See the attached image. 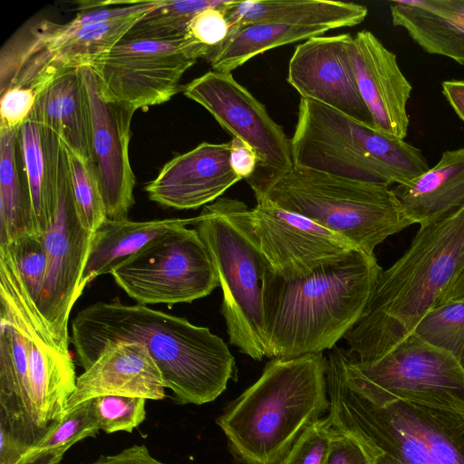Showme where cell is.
<instances>
[{
  "label": "cell",
  "instance_id": "cell-1",
  "mask_svg": "<svg viewBox=\"0 0 464 464\" xmlns=\"http://www.w3.org/2000/svg\"><path fill=\"white\" fill-rule=\"evenodd\" d=\"M119 341L147 348L179 404L211 402L237 380L235 357L224 340L184 317L114 298L83 308L72 320L71 342L84 370L107 344Z\"/></svg>",
  "mask_w": 464,
  "mask_h": 464
},
{
  "label": "cell",
  "instance_id": "cell-2",
  "mask_svg": "<svg viewBox=\"0 0 464 464\" xmlns=\"http://www.w3.org/2000/svg\"><path fill=\"white\" fill-rule=\"evenodd\" d=\"M382 270L374 254L358 248L297 280H285L266 268V357L294 358L335 347L362 315Z\"/></svg>",
  "mask_w": 464,
  "mask_h": 464
},
{
  "label": "cell",
  "instance_id": "cell-3",
  "mask_svg": "<svg viewBox=\"0 0 464 464\" xmlns=\"http://www.w3.org/2000/svg\"><path fill=\"white\" fill-rule=\"evenodd\" d=\"M464 271V206L453 215L420 227L405 253L382 270L368 304L344 335L349 351L375 362L436 307Z\"/></svg>",
  "mask_w": 464,
  "mask_h": 464
},
{
  "label": "cell",
  "instance_id": "cell-4",
  "mask_svg": "<svg viewBox=\"0 0 464 464\" xmlns=\"http://www.w3.org/2000/svg\"><path fill=\"white\" fill-rule=\"evenodd\" d=\"M331 426L356 441L370 464H464V410L405 401L377 403L326 355Z\"/></svg>",
  "mask_w": 464,
  "mask_h": 464
},
{
  "label": "cell",
  "instance_id": "cell-5",
  "mask_svg": "<svg viewBox=\"0 0 464 464\" xmlns=\"http://www.w3.org/2000/svg\"><path fill=\"white\" fill-rule=\"evenodd\" d=\"M324 353L273 358L217 419L244 464H279L300 435L329 411Z\"/></svg>",
  "mask_w": 464,
  "mask_h": 464
},
{
  "label": "cell",
  "instance_id": "cell-6",
  "mask_svg": "<svg viewBox=\"0 0 464 464\" xmlns=\"http://www.w3.org/2000/svg\"><path fill=\"white\" fill-rule=\"evenodd\" d=\"M291 147L294 167L389 187L407 184L430 168L421 150L404 140L304 98Z\"/></svg>",
  "mask_w": 464,
  "mask_h": 464
},
{
  "label": "cell",
  "instance_id": "cell-7",
  "mask_svg": "<svg viewBox=\"0 0 464 464\" xmlns=\"http://www.w3.org/2000/svg\"><path fill=\"white\" fill-rule=\"evenodd\" d=\"M255 198L302 215L371 255L411 225L392 187L307 168L294 167Z\"/></svg>",
  "mask_w": 464,
  "mask_h": 464
},
{
  "label": "cell",
  "instance_id": "cell-8",
  "mask_svg": "<svg viewBox=\"0 0 464 464\" xmlns=\"http://www.w3.org/2000/svg\"><path fill=\"white\" fill-rule=\"evenodd\" d=\"M248 207L219 198L195 217L222 290L220 312L229 343L261 361L266 356L263 314V277L267 268L249 225Z\"/></svg>",
  "mask_w": 464,
  "mask_h": 464
},
{
  "label": "cell",
  "instance_id": "cell-9",
  "mask_svg": "<svg viewBox=\"0 0 464 464\" xmlns=\"http://www.w3.org/2000/svg\"><path fill=\"white\" fill-rule=\"evenodd\" d=\"M333 351L347 381L377 403L405 401L464 410V371L415 332L372 363L341 347Z\"/></svg>",
  "mask_w": 464,
  "mask_h": 464
},
{
  "label": "cell",
  "instance_id": "cell-10",
  "mask_svg": "<svg viewBox=\"0 0 464 464\" xmlns=\"http://www.w3.org/2000/svg\"><path fill=\"white\" fill-rule=\"evenodd\" d=\"M145 14L82 27L71 21L26 23L1 49L0 93L13 86L32 87L40 93L63 72L88 66L110 51Z\"/></svg>",
  "mask_w": 464,
  "mask_h": 464
},
{
  "label": "cell",
  "instance_id": "cell-11",
  "mask_svg": "<svg viewBox=\"0 0 464 464\" xmlns=\"http://www.w3.org/2000/svg\"><path fill=\"white\" fill-rule=\"evenodd\" d=\"M115 283L139 304L191 303L219 286L196 228L182 225L155 237L113 267Z\"/></svg>",
  "mask_w": 464,
  "mask_h": 464
},
{
  "label": "cell",
  "instance_id": "cell-12",
  "mask_svg": "<svg viewBox=\"0 0 464 464\" xmlns=\"http://www.w3.org/2000/svg\"><path fill=\"white\" fill-rule=\"evenodd\" d=\"M182 92L203 106L233 138L256 150L257 167L246 179L255 195L294 168L291 139L231 72L208 71L183 85Z\"/></svg>",
  "mask_w": 464,
  "mask_h": 464
},
{
  "label": "cell",
  "instance_id": "cell-13",
  "mask_svg": "<svg viewBox=\"0 0 464 464\" xmlns=\"http://www.w3.org/2000/svg\"><path fill=\"white\" fill-rule=\"evenodd\" d=\"M207 54V49L187 38L121 39L88 66L111 97L138 111L164 103L182 91L185 72Z\"/></svg>",
  "mask_w": 464,
  "mask_h": 464
},
{
  "label": "cell",
  "instance_id": "cell-14",
  "mask_svg": "<svg viewBox=\"0 0 464 464\" xmlns=\"http://www.w3.org/2000/svg\"><path fill=\"white\" fill-rule=\"evenodd\" d=\"M0 304L9 310L24 336L34 417L44 438L63 419L76 388L72 356L54 343L17 267L12 264L0 268Z\"/></svg>",
  "mask_w": 464,
  "mask_h": 464
},
{
  "label": "cell",
  "instance_id": "cell-15",
  "mask_svg": "<svg viewBox=\"0 0 464 464\" xmlns=\"http://www.w3.org/2000/svg\"><path fill=\"white\" fill-rule=\"evenodd\" d=\"M62 143L57 202L43 236L47 271L37 307L54 343L67 353L70 352L69 317L82 295L80 280L93 233L86 230L78 218L66 149Z\"/></svg>",
  "mask_w": 464,
  "mask_h": 464
},
{
  "label": "cell",
  "instance_id": "cell-16",
  "mask_svg": "<svg viewBox=\"0 0 464 464\" xmlns=\"http://www.w3.org/2000/svg\"><path fill=\"white\" fill-rule=\"evenodd\" d=\"M249 225L266 267L285 280L308 276L357 248L311 219L256 198ZM359 249V248H358Z\"/></svg>",
  "mask_w": 464,
  "mask_h": 464
},
{
  "label": "cell",
  "instance_id": "cell-17",
  "mask_svg": "<svg viewBox=\"0 0 464 464\" xmlns=\"http://www.w3.org/2000/svg\"><path fill=\"white\" fill-rule=\"evenodd\" d=\"M81 70L91 105L92 165L106 215L110 219H128L135 202L136 179L129 148L131 120L136 110L111 97L89 66Z\"/></svg>",
  "mask_w": 464,
  "mask_h": 464
},
{
  "label": "cell",
  "instance_id": "cell-18",
  "mask_svg": "<svg viewBox=\"0 0 464 464\" xmlns=\"http://www.w3.org/2000/svg\"><path fill=\"white\" fill-rule=\"evenodd\" d=\"M350 34L319 35L296 45L288 64L287 82L301 98L331 107L373 126L354 74Z\"/></svg>",
  "mask_w": 464,
  "mask_h": 464
},
{
  "label": "cell",
  "instance_id": "cell-19",
  "mask_svg": "<svg viewBox=\"0 0 464 464\" xmlns=\"http://www.w3.org/2000/svg\"><path fill=\"white\" fill-rule=\"evenodd\" d=\"M351 56L359 92L379 131L400 140L408 134L407 104L412 86L402 73L396 54L370 31L353 38Z\"/></svg>",
  "mask_w": 464,
  "mask_h": 464
},
{
  "label": "cell",
  "instance_id": "cell-20",
  "mask_svg": "<svg viewBox=\"0 0 464 464\" xmlns=\"http://www.w3.org/2000/svg\"><path fill=\"white\" fill-rule=\"evenodd\" d=\"M241 179L230 164L229 142H202L168 161L145 191L163 207L196 209L216 201Z\"/></svg>",
  "mask_w": 464,
  "mask_h": 464
},
{
  "label": "cell",
  "instance_id": "cell-21",
  "mask_svg": "<svg viewBox=\"0 0 464 464\" xmlns=\"http://www.w3.org/2000/svg\"><path fill=\"white\" fill-rule=\"evenodd\" d=\"M165 383L147 348L136 342L107 344L94 362L77 377L67 411L102 395L162 400Z\"/></svg>",
  "mask_w": 464,
  "mask_h": 464
},
{
  "label": "cell",
  "instance_id": "cell-22",
  "mask_svg": "<svg viewBox=\"0 0 464 464\" xmlns=\"http://www.w3.org/2000/svg\"><path fill=\"white\" fill-rule=\"evenodd\" d=\"M0 431L28 448L44 439L34 417L24 336L3 304H0Z\"/></svg>",
  "mask_w": 464,
  "mask_h": 464
},
{
  "label": "cell",
  "instance_id": "cell-23",
  "mask_svg": "<svg viewBox=\"0 0 464 464\" xmlns=\"http://www.w3.org/2000/svg\"><path fill=\"white\" fill-rule=\"evenodd\" d=\"M28 120L55 132L66 148L92 164V117L81 68L63 72L39 94Z\"/></svg>",
  "mask_w": 464,
  "mask_h": 464
},
{
  "label": "cell",
  "instance_id": "cell-24",
  "mask_svg": "<svg viewBox=\"0 0 464 464\" xmlns=\"http://www.w3.org/2000/svg\"><path fill=\"white\" fill-rule=\"evenodd\" d=\"M392 188L411 225L425 227L453 215L464 206V148L445 150L433 167Z\"/></svg>",
  "mask_w": 464,
  "mask_h": 464
},
{
  "label": "cell",
  "instance_id": "cell-25",
  "mask_svg": "<svg viewBox=\"0 0 464 464\" xmlns=\"http://www.w3.org/2000/svg\"><path fill=\"white\" fill-rule=\"evenodd\" d=\"M390 12L423 51L464 65V0H398Z\"/></svg>",
  "mask_w": 464,
  "mask_h": 464
},
{
  "label": "cell",
  "instance_id": "cell-26",
  "mask_svg": "<svg viewBox=\"0 0 464 464\" xmlns=\"http://www.w3.org/2000/svg\"><path fill=\"white\" fill-rule=\"evenodd\" d=\"M230 27L251 23L320 25L332 29L360 24L368 14L366 6L330 0L232 1L225 8Z\"/></svg>",
  "mask_w": 464,
  "mask_h": 464
},
{
  "label": "cell",
  "instance_id": "cell-27",
  "mask_svg": "<svg viewBox=\"0 0 464 464\" xmlns=\"http://www.w3.org/2000/svg\"><path fill=\"white\" fill-rule=\"evenodd\" d=\"M18 140L37 230L44 236L57 202L63 143L51 129L31 120L19 129Z\"/></svg>",
  "mask_w": 464,
  "mask_h": 464
},
{
  "label": "cell",
  "instance_id": "cell-28",
  "mask_svg": "<svg viewBox=\"0 0 464 464\" xmlns=\"http://www.w3.org/2000/svg\"><path fill=\"white\" fill-rule=\"evenodd\" d=\"M194 218L148 221L106 218L93 232L79 290L97 276L111 274L114 266L133 255L155 237L182 225H193Z\"/></svg>",
  "mask_w": 464,
  "mask_h": 464
},
{
  "label": "cell",
  "instance_id": "cell-29",
  "mask_svg": "<svg viewBox=\"0 0 464 464\" xmlns=\"http://www.w3.org/2000/svg\"><path fill=\"white\" fill-rule=\"evenodd\" d=\"M18 130L0 129V246L24 235H41L34 216Z\"/></svg>",
  "mask_w": 464,
  "mask_h": 464
},
{
  "label": "cell",
  "instance_id": "cell-30",
  "mask_svg": "<svg viewBox=\"0 0 464 464\" xmlns=\"http://www.w3.org/2000/svg\"><path fill=\"white\" fill-rule=\"evenodd\" d=\"M331 30L320 25L251 23L230 27L225 41L204 58L216 72H231L257 54Z\"/></svg>",
  "mask_w": 464,
  "mask_h": 464
},
{
  "label": "cell",
  "instance_id": "cell-31",
  "mask_svg": "<svg viewBox=\"0 0 464 464\" xmlns=\"http://www.w3.org/2000/svg\"><path fill=\"white\" fill-rule=\"evenodd\" d=\"M100 425L94 399L66 411L63 419L38 443L31 446L16 464H60L73 444L95 437Z\"/></svg>",
  "mask_w": 464,
  "mask_h": 464
},
{
  "label": "cell",
  "instance_id": "cell-32",
  "mask_svg": "<svg viewBox=\"0 0 464 464\" xmlns=\"http://www.w3.org/2000/svg\"><path fill=\"white\" fill-rule=\"evenodd\" d=\"M231 0H162L141 16L122 39L176 41L185 38L192 18L209 7L226 6Z\"/></svg>",
  "mask_w": 464,
  "mask_h": 464
},
{
  "label": "cell",
  "instance_id": "cell-33",
  "mask_svg": "<svg viewBox=\"0 0 464 464\" xmlns=\"http://www.w3.org/2000/svg\"><path fill=\"white\" fill-rule=\"evenodd\" d=\"M413 332L448 353L464 371V299L436 306L423 316Z\"/></svg>",
  "mask_w": 464,
  "mask_h": 464
},
{
  "label": "cell",
  "instance_id": "cell-34",
  "mask_svg": "<svg viewBox=\"0 0 464 464\" xmlns=\"http://www.w3.org/2000/svg\"><path fill=\"white\" fill-rule=\"evenodd\" d=\"M71 186L82 226L93 233L107 218L98 179L92 165L65 146Z\"/></svg>",
  "mask_w": 464,
  "mask_h": 464
},
{
  "label": "cell",
  "instance_id": "cell-35",
  "mask_svg": "<svg viewBox=\"0 0 464 464\" xmlns=\"http://www.w3.org/2000/svg\"><path fill=\"white\" fill-rule=\"evenodd\" d=\"M4 246L10 251L27 291L37 305L47 271L43 235H24Z\"/></svg>",
  "mask_w": 464,
  "mask_h": 464
},
{
  "label": "cell",
  "instance_id": "cell-36",
  "mask_svg": "<svg viewBox=\"0 0 464 464\" xmlns=\"http://www.w3.org/2000/svg\"><path fill=\"white\" fill-rule=\"evenodd\" d=\"M146 399L120 395L94 398L100 430L132 432L146 418Z\"/></svg>",
  "mask_w": 464,
  "mask_h": 464
},
{
  "label": "cell",
  "instance_id": "cell-37",
  "mask_svg": "<svg viewBox=\"0 0 464 464\" xmlns=\"http://www.w3.org/2000/svg\"><path fill=\"white\" fill-rule=\"evenodd\" d=\"M333 427L326 417L310 425L279 464H324Z\"/></svg>",
  "mask_w": 464,
  "mask_h": 464
},
{
  "label": "cell",
  "instance_id": "cell-38",
  "mask_svg": "<svg viewBox=\"0 0 464 464\" xmlns=\"http://www.w3.org/2000/svg\"><path fill=\"white\" fill-rule=\"evenodd\" d=\"M226 6L209 7L198 13L188 26L185 38L204 47L208 53L222 44L230 30L225 14Z\"/></svg>",
  "mask_w": 464,
  "mask_h": 464
},
{
  "label": "cell",
  "instance_id": "cell-39",
  "mask_svg": "<svg viewBox=\"0 0 464 464\" xmlns=\"http://www.w3.org/2000/svg\"><path fill=\"white\" fill-rule=\"evenodd\" d=\"M38 92L28 86H13L1 93L0 129L16 130L29 119Z\"/></svg>",
  "mask_w": 464,
  "mask_h": 464
},
{
  "label": "cell",
  "instance_id": "cell-40",
  "mask_svg": "<svg viewBox=\"0 0 464 464\" xmlns=\"http://www.w3.org/2000/svg\"><path fill=\"white\" fill-rule=\"evenodd\" d=\"M324 464H370V462L356 441L333 428Z\"/></svg>",
  "mask_w": 464,
  "mask_h": 464
},
{
  "label": "cell",
  "instance_id": "cell-41",
  "mask_svg": "<svg viewBox=\"0 0 464 464\" xmlns=\"http://www.w3.org/2000/svg\"><path fill=\"white\" fill-rule=\"evenodd\" d=\"M230 143V164L236 174L242 179L250 178L257 167L256 150L238 138H232Z\"/></svg>",
  "mask_w": 464,
  "mask_h": 464
},
{
  "label": "cell",
  "instance_id": "cell-42",
  "mask_svg": "<svg viewBox=\"0 0 464 464\" xmlns=\"http://www.w3.org/2000/svg\"><path fill=\"white\" fill-rule=\"evenodd\" d=\"M89 464H166L155 459L145 445H133L113 455H102Z\"/></svg>",
  "mask_w": 464,
  "mask_h": 464
},
{
  "label": "cell",
  "instance_id": "cell-43",
  "mask_svg": "<svg viewBox=\"0 0 464 464\" xmlns=\"http://www.w3.org/2000/svg\"><path fill=\"white\" fill-rule=\"evenodd\" d=\"M441 92L457 116L464 121V81H444Z\"/></svg>",
  "mask_w": 464,
  "mask_h": 464
},
{
  "label": "cell",
  "instance_id": "cell-44",
  "mask_svg": "<svg viewBox=\"0 0 464 464\" xmlns=\"http://www.w3.org/2000/svg\"><path fill=\"white\" fill-rule=\"evenodd\" d=\"M464 299V271L454 281V283L442 294L438 305L450 302Z\"/></svg>",
  "mask_w": 464,
  "mask_h": 464
}]
</instances>
